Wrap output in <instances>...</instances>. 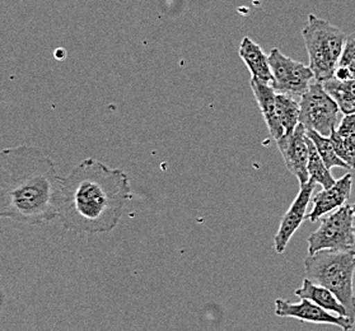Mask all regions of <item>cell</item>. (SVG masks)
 Wrapping results in <instances>:
<instances>
[{
	"mask_svg": "<svg viewBox=\"0 0 355 331\" xmlns=\"http://www.w3.org/2000/svg\"><path fill=\"white\" fill-rule=\"evenodd\" d=\"M336 131L343 138H355V112L344 116L338 125Z\"/></svg>",
	"mask_w": 355,
	"mask_h": 331,
	"instance_id": "21",
	"label": "cell"
},
{
	"mask_svg": "<svg viewBox=\"0 0 355 331\" xmlns=\"http://www.w3.org/2000/svg\"><path fill=\"white\" fill-rule=\"evenodd\" d=\"M271 73H272V88L277 93H284L301 99L302 94L309 88L315 80V74L301 62H295L286 56L278 49H272L269 54Z\"/></svg>",
	"mask_w": 355,
	"mask_h": 331,
	"instance_id": "7",
	"label": "cell"
},
{
	"mask_svg": "<svg viewBox=\"0 0 355 331\" xmlns=\"http://www.w3.org/2000/svg\"><path fill=\"white\" fill-rule=\"evenodd\" d=\"M316 181L309 178L306 184H302L301 190L297 195L293 204L288 209L286 214L282 218L278 232L274 239V248L277 254H283L294 233L301 227L303 221L307 217V208L312 201V194L316 187Z\"/></svg>",
	"mask_w": 355,
	"mask_h": 331,
	"instance_id": "10",
	"label": "cell"
},
{
	"mask_svg": "<svg viewBox=\"0 0 355 331\" xmlns=\"http://www.w3.org/2000/svg\"><path fill=\"white\" fill-rule=\"evenodd\" d=\"M302 36L309 56V68L315 79L326 82L335 77V70L345 46L347 35L322 18L309 15Z\"/></svg>",
	"mask_w": 355,
	"mask_h": 331,
	"instance_id": "4",
	"label": "cell"
},
{
	"mask_svg": "<svg viewBox=\"0 0 355 331\" xmlns=\"http://www.w3.org/2000/svg\"><path fill=\"white\" fill-rule=\"evenodd\" d=\"M339 80L355 79V32L347 35L345 46L340 58L339 65L335 70V77Z\"/></svg>",
	"mask_w": 355,
	"mask_h": 331,
	"instance_id": "19",
	"label": "cell"
},
{
	"mask_svg": "<svg viewBox=\"0 0 355 331\" xmlns=\"http://www.w3.org/2000/svg\"><path fill=\"white\" fill-rule=\"evenodd\" d=\"M324 83V90L338 102L340 111L347 115L355 112V79L339 80L336 78L329 79Z\"/></svg>",
	"mask_w": 355,
	"mask_h": 331,
	"instance_id": "15",
	"label": "cell"
},
{
	"mask_svg": "<svg viewBox=\"0 0 355 331\" xmlns=\"http://www.w3.org/2000/svg\"><path fill=\"white\" fill-rule=\"evenodd\" d=\"M132 198L124 170L87 158L62 178L58 218L65 230L74 233H107L115 230Z\"/></svg>",
	"mask_w": 355,
	"mask_h": 331,
	"instance_id": "1",
	"label": "cell"
},
{
	"mask_svg": "<svg viewBox=\"0 0 355 331\" xmlns=\"http://www.w3.org/2000/svg\"><path fill=\"white\" fill-rule=\"evenodd\" d=\"M321 250L355 251V216L350 205H343L321 219L309 237V255Z\"/></svg>",
	"mask_w": 355,
	"mask_h": 331,
	"instance_id": "5",
	"label": "cell"
},
{
	"mask_svg": "<svg viewBox=\"0 0 355 331\" xmlns=\"http://www.w3.org/2000/svg\"><path fill=\"white\" fill-rule=\"evenodd\" d=\"M51 157L30 146L0 151V218L40 226L58 218L62 184Z\"/></svg>",
	"mask_w": 355,
	"mask_h": 331,
	"instance_id": "2",
	"label": "cell"
},
{
	"mask_svg": "<svg viewBox=\"0 0 355 331\" xmlns=\"http://www.w3.org/2000/svg\"><path fill=\"white\" fill-rule=\"evenodd\" d=\"M352 186H353V176L350 173H347L339 178L331 187L324 189L316 193L315 196H312L313 208L307 216L309 222L315 223L322 217L331 213L332 210L345 205L352 194Z\"/></svg>",
	"mask_w": 355,
	"mask_h": 331,
	"instance_id": "11",
	"label": "cell"
},
{
	"mask_svg": "<svg viewBox=\"0 0 355 331\" xmlns=\"http://www.w3.org/2000/svg\"><path fill=\"white\" fill-rule=\"evenodd\" d=\"M275 315L298 319L306 323L335 325L344 331L352 330L355 323L352 317L331 314L307 298H301V302L298 303H292L282 298L275 300Z\"/></svg>",
	"mask_w": 355,
	"mask_h": 331,
	"instance_id": "8",
	"label": "cell"
},
{
	"mask_svg": "<svg viewBox=\"0 0 355 331\" xmlns=\"http://www.w3.org/2000/svg\"><path fill=\"white\" fill-rule=\"evenodd\" d=\"M251 90L255 96L256 102L263 114L270 135L275 140L282 138L286 131L280 125L277 115V92L270 83H265L259 79L251 78Z\"/></svg>",
	"mask_w": 355,
	"mask_h": 331,
	"instance_id": "12",
	"label": "cell"
},
{
	"mask_svg": "<svg viewBox=\"0 0 355 331\" xmlns=\"http://www.w3.org/2000/svg\"><path fill=\"white\" fill-rule=\"evenodd\" d=\"M239 53L241 59L250 70L251 77L265 83H272L274 77L271 73L269 56L263 53L260 45H257L255 41H252L250 37H245L241 42Z\"/></svg>",
	"mask_w": 355,
	"mask_h": 331,
	"instance_id": "13",
	"label": "cell"
},
{
	"mask_svg": "<svg viewBox=\"0 0 355 331\" xmlns=\"http://www.w3.org/2000/svg\"><path fill=\"white\" fill-rule=\"evenodd\" d=\"M350 207H352V210H353V213H354V216H355V203H354V204H352V205H350Z\"/></svg>",
	"mask_w": 355,
	"mask_h": 331,
	"instance_id": "22",
	"label": "cell"
},
{
	"mask_svg": "<svg viewBox=\"0 0 355 331\" xmlns=\"http://www.w3.org/2000/svg\"><path fill=\"white\" fill-rule=\"evenodd\" d=\"M294 294L300 298H307V300L315 302L320 307L324 308L326 311L335 314V315H347V308L340 302L339 298L334 293L324 288L322 285H316L309 278L303 280L301 288L295 289Z\"/></svg>",
	"mask_w": 355,
	"mask_h": 331,
	"instance_id": "14",
	"label": "cell"
},
{
	"mask_svg": "<svg viewBox=\"0 0 355 331\" xmlns=\"http://www.w3.org/2000/svg\"><path fill=\"white\" fill-rule=\"evenodd\" d=\"M300 100L293 96L277 93V115L280 125L286 131V134H291L295 130L297 125L300 124L301 115V105Z\"/></svg>",
	"mask_w": 355,
	"mask_h": 331,
	"instance_id": "16",
	"label": "cell"
},
{
	"mask_svg": "<svg viewBox=\"0 0 355 331\" xmlns=\"http://www.w3.org/2000/svg\"><path fill=\"white\" fill-rule=\"evenodd\" d=\"M307 146H309V178L315 180L316 184L322 186V189H329L331 187L336 180L330 172V169L326 167L324 160L321 158V155L317 152L316 146L313 144V142L307 137Z\"/></svg>",
	"mask_w": 355,
	"mask_h": 331,
	"instance_id": "17",
	"label": "cell"
},
{
	"mask_svg": "<svg viewBox=\"0 0 355 331\" xmlns=\"http://www.w3.org/2000/svg\"><path fill=\"white\" fill-rule=\"evenodd\" d=\"M300 105V123L306 130L317 131L324 137H330L332 130L338 128L341 111L338 102L324 90L322 82L315 79L302 94Z\"/></svg>",
	"mask_w": 355,
	"mask_h": 331,
	"instance_id": "6",
	"label": "cell"
},
{
	"mask_svg": "<svg viewBox=\"0 0 355 331\" xmlns=\"http://www.w3.org/2000/svg\"><path fill=\"white\" fill-rule=\"evenodd\" d=\"M330 139L340 158L347 163L349 169L355 170V138H343L334 129Z\"/></svg>",
	"mask_w": 355,
	"mask_h": 331,
	"instance_id": "20",
	"label": "cell"
},
{
	"mask_svg": "<svg viewBox=\"0 0 355 331\" xmlns=\"http://www.w3.org/2000/svg\"><path fill=\"white\" fill-rule=\"evenodd\" d=\"M301 123L297 125L295 130L291 134H284L277 140L279 151L283 155L288 171L298 178L302 184H306L309 180V146H307V133Z\"/></svg>",
	"mask_w": 355,
	"mask_h": 331,
	"instance_id": "9",
	"label": "cell"
},
{
	"mask_svg": "<svg viewBox=\"0 0 355 331\" xmlns=\"http://www.w3.org/2000/svg\"><path fill=\"white\" fill-rule=\"evenodd\" d=\"M306 133H307V137L313 142L317 152L324 160L327 169L331 170L332 167H340V169H347L349 170V166L336 153L330 137H324V135H321L317 131L313 130H307Z\"/></svg>",
	"mask_w": 355,
	"mask_h": 331,
	"instance_id": "18",
	"label": "cell"
},
{
	"mask_svg": "<svg viewBox=\"0 0 355 331\" xmlns=\"http://www.w3.org/2000/svg\"><path fill=\"white\" fill-rule=\"evenodd\" d=\"M306 278L330 289L355 320V251L321 250L304 260Z\"/></svg>",
	"mask_w": 355,
	"mask_h": 331,
	"instance_id": "3",
	"label": "cell"
}]
</instances>
